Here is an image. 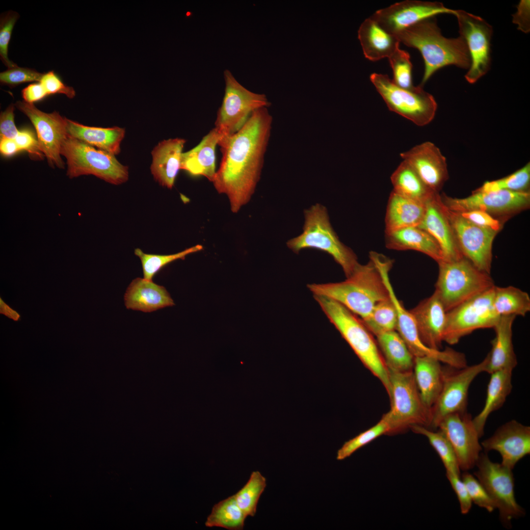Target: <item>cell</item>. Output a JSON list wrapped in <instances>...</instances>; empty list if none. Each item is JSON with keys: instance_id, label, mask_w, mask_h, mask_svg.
Masks as SVG:
<instances>
[{"instance_id": "1", "label": "cell", "mask_w": 530, "mask_h": 530, "mask_svg": "<svg viewBox=\"0 0 530 530\" xmlns=\"http://www.w3.org/2000/svg\"><path fill=\"white\" fill-rule=\"evenodd\" d=\"M272 117L267 107L254 111L235 134L219 144L222 158L212 181L237 212L247 204L260 180L270 137Z\"/></svg>"}, {"instance_id": "2", "label": "cell", "mask_w": 530, "mask_h": 530, "mask_svg": "<svg viewBox=\"0 0 530 530\" xmlns=\"http://www.w3.org/2000/svg\"><path fill=\"white\" fill-rule=\"evenodd\" d=\"M395 36L406 46L417 49L424 60L423 86L438 70L454 65L469 69L471 58L466 43L461 36L444 37L435 17L423 20L398 32Z\"/></svg>"}, {"instance_id": "3", "label": "cell", "mask_w": 530, "mask_h": 530, "mask_svg": "<svg viewBox=\"0 0 530 530\" xmlns=\"http://www.w3.org/2000/svg\"><path fill=\"white\" fill-rule=\"evenodd\" d=\"M307 287L314 295H321L339 302L361 319L367 318L379 302L390 298L378 268L371 260L360 264L344 281L311 284Z\"/></svg>"}, {"instance_id": "4", "label": "cell", "mask_w": 530, "mask_h": 530, "mask_svg": "<svg viewBox=\"0 0 530 530\" xmlns=\"http://www.w3.org/2000/svg\"><path fill=\"white\" fill-rule=\"evenodd\" d=\"M314 297L364 365L380 380L389 397L388 369L372 333L357 316L339 302L321 295Z\"/></svg>"}, {"instance_id": "5", "label": "cell", "mask_w": 530, "mask_h": 530, "mask_svg": "<svg viewBox=\"0 0 530 530\" xmlns=\"http://www.w3.org/2000/svg\"><path fill=\"white\" fill-rule=\"evenodd\" d=\"M303 232L289 240L288 248L296 253L304 249H315L332 257L348 277L360 264L354 252L342 243L330 222L326 208L316 204L304 211Z\"/></svg>"}, {"instance_id": "6", "label": "cell", "mask_w": 530, "mask_h": 530, "mask_svg": "<svg viewBox=\"0 0 530 530\" xmlns=\"http://www.w3.org/2000/svg\"><path fill=\"white\" fill-rule=\"evenodd\" d=\"M388 371L391 408L383 416L389 426L387 434L401 432L414 425L430 427L431 410L421 398L413 371Z\"/></svg>"}, {"instance_id": "7", "label": "cell", "mask_w": 530, "mask_h": 530, "mask_svg": "<svg viewBox=\"0 0 530 530\" xmlns=\"http://www.w3.org/2000/svg\"><path fill=\"white\" fill-rule=\"evenodd\" d=\"M438 264L434 292L446 312L495 286L489 274L478 269L465 257Z\"/></svg>"}, {"instance_id": "8", "label": "cell", "mask_w": 530, "mask_h": 530, "mask_svg": "<svg viewBox=\"0 0 530 530\" xmlns=\"http://www.w3.org/2000/svg\"><path fill=\"white\" fill-rule=\"evenodd\" d=\"M60 154L66 159V175L70 179L92 175L115 185L128 180V167L121 164L115 155L69 135L61 145Z\"/></svg>"}, {"instance_id": "9", "label": "cell", "mask_w": 530, "mask_h": 530, "mask_svg": "<svg viewBox=\"0 0 530 530\" xmlns=\"http://www.w3.org/2000/svg\"><path fill=\"white\" fill-rule=\"evenodd\" d=\"M223 77L225 93L214 127L220 135L218 145L237 132L254 111L270 105L265 94L247 89L229 70H224Z\"/></svg>"}, {"instance_id": "10", "label": "cell", "mask_w": 530, "mask_h": 530, "mask_svg": "<svg viewBox=\"0 0 530 530\" xmlns=\"http://www.w3.org/2000/svg\"><path fill=\"white\" fill-rule=\"evenodd\" d=\"M370 80L389 109L419 126L430 123L435 117L437 104L434 97L423 86L406 89L396 85L388 75L374 73Z\"/></svg>"}, {"instance_id": "11", "label": "cell", "mask_w": 530, "mask_h": 530, "mask_svg": "<svg viewBox=\"0 0 530 530\" xmlns=\"http://www.w3.org/2000/svg\"><path fill=\"white\" fill-rule=\"evenodd\" d=\"M474 474L493 501L500 518L507 528L511 521L525 516V511L516 502L512 470L501 463L493 462L486 454H480Z\"/></svg>"}, {"instance_id": "12", "label": "cell", "mask_w": 530, "mask_h": 530, "mask_svg": "<svg viewBox=\"0 0 530 530\" xmlns=\"http://www.w3.org/2000/svg\"><path fill=\"white\" fill-rule=\"evenodd\" d=\"M494 287L447 312L444 342L454 344L476 330L495 326L500 317L493 305Z\"/></svg>"}, {"instance_id": "13", "label": "cell", "mask_w": 530, "mask_h": 530, "mask_svg": "<svg viewBox=\"0 0 530 530\" xmlns=\"http://www.w3.org/2000/svg\"><path fill=\"white\" fill-rule=\"evenodd\" d=\"M488 355L480 363L456 368L446 365L443 367L444 380L440 393L431 408L432 422L430 427L437 428L440 421L447 415L466 411L468 391L474 379L485 371Z\"/></svg>"}, {"instance_id": "14", "label": "cell", "mask_w": 530, "mask_h": 530, "mask_svg": "<svg viewBox=\"0 0 530 530\" xmlns=\"http://www.w3.org/2000/svg\"><path fill=\"white\" fill-rule=\"evenodd\" d=\"M454 16L457 20L460 36L465 41L471 58V65L465 78L473 84L490 69L493 27L481 17L463 10H455Z\"/></svg>"}, {"instance_id": "15", "label": "cell", "mask_w": 530, "mask_h": 530, "mask_svg": "<svg viewBox=\"0 0 530 530\" xmlns=\"http://www.w3.org/2000/svg\"><path fill=\"white\" fill-rule=\"evenodd\" d=\"M444 207L463 256L478 269L489 274L492 243L498 231L476 225Z\"/></svg>"}, {"instance_id": "16", "label": "cell", "mask_w": 530, "mask_h": 530, "mask_svg": "<svg viewBox=\"0 0 530 530\" xmlns=\"http://www.w3.org/2000/svg\"><path fill=\"white\" fill-rule=\"evenodd\" d=\"M393 264L392 261L386 259H380L376 262V265L387 287L396 309L398 317L396 330L414 357L431 356L446 365H454L458 360V354L455 350L449 347L444 350L432 349L425 345L421 340L413 316L397 298L391 283L389 274Z\"/></svg>"}, {"instance_id": "17", "label": "cell", "mask_w": 530, "mask_h": 530, "mask_svg": "<svg viewBox=\"0 0 530 530\" xmlns=\"http://www.w3.org/2000/svg\"><path fill=\"white\" fill-rule=\"evenodd\" d=\"M15 106L24 113L33 124L37 135L40 150L52 167L64 168L60 154L61 145L68 136L66 118L59 112L46 113L33 104L17 101Z\"/></svg>"}, {"instance_id": "18", "label": "cell", "mask_w": 530, "mask_h": 530, "mask_svg": "<svg viewBox=\"0 0 530 530\" xmlns=\"http://www.w3.org/2000/svg\"><path fill=\"white\" fill-rule=\"evenodd\" d=\"M472 419L467 411L454 413L445 416L437 427L449 441L464 471L474 467L482 450Z\"/></svg>"}, {"instance_id": "19", "label": "cell", "mask_w": 530, "mask_h": 530, "mask_svg": "<svg viewBox=\"0 0 530 530\" xmlns=\"http://www.w3.org/2000/svg\"><path fill=\"white\" fill-rule=\"evenodd\" d=\"M444 206L449 210L461 213L479 210L490 214H503L515 212L528 206L530 194L528 191L501 190L490 192L474 191L464 198H453L440 195Z\"/></svg>"}, {"instance_id": "20", "label": "cell", "mask_w": 530, "mask_h": 530, "mask_svg": "<svg viewBox=\"0 0 530 530\" xmlns=\"http://www.w3.org/2000/svg\"><path fill=\"white\" fill-rule=\"evenodd\" d=\"M443 14L455 15V10L446 7L440 2L406 0L378 10L371 16L385 30L395 35L423 20Z\"/></svg>"}, {"instance_id": "21", "label": "cell", "mask_w": 530, "mask_h": 530, "mask_svg": "<svg viewBox=\"0 0 530 530\" xmlns=\"http://www.w3.org/2000/svg\"><path fill=\"white\" fill-rule=\"evenodd\" d=\"M486 452L496 450L501 464L512 470L516 464L530 453V427L511 420L499 427L481 444Z\"/></svg>"}, {"instance_id": "22", "label": "cell", "mask_w": 530, "mask_h": 530, "mask_svg": "<svg viewBox=\"0 0 530 530\" xmlns=\"http://www.w3.org/2000/svg\"><path fill=\"white\" fill-rule=\"evenodd\" d=\"M414 169L424 184L438 192L448 178L446 158L433 143L426 141L400 155Z\"/></svg>"}, {"instance_id": "23", "label": "cell", "mask_w": 530, "mask_h": 530, "mask_svg": "<svg viewBox=\"0 0 530 530\" xmlns=\"http://www.w3.org/2000/svg\"><path fill=\"white\" fill-rule=\"evenodd\" d=\"M418 227L426 231L437 241L442 252L443 261H453L464 257L438 193L425 202V213Z\"/></svg>"}, {"instance_id": "24", "label": "cell", "mask_w": 530, "mask_h": 530, "mask_svg": "<svg viewBox=\"0 0 530 530\" xmlns=\"http://www.w3.org/2000/svg\"><path fill=\"white\" fill-rule=\"evenodd\" d=\"M409 311L423 343L429 348L440 350L444 342L447 312L436 293L434 292Z\"/></svg>"}, {"instance_id": "25", "label": "cell", "mask_w": 530, "mask_h": 530, "mask_svg": "<svg viewBox=\"0 0 530 530\" xmlns=\"http://www.w3.org/2000/svg\"><path fill=\"white\" fill-rule=\"evenodd\" d=\"M186 142L181 138H170L160 142L152 150L151 171L161 186L172 188L181 169L183 149Z\"/></svg>"}, {"instance_id": "26", "label": "cell", "mask_w": 530, "mask_h": 530, "mask_svg": "<svg viewBox=\"0 0 530 530\" xmlns=\"http://www.w3.org/2000/svg\"><path fill=\"white\" fill-rule=\"evenodd\" d=\"M125 305L128 309L152 312L175 305L166 289L141 278L133 279L124 295Z\"/></svg>"}, {"instance_id": "27", "label": "cell", "mask_w": 530, "mask_h": 530, "mask_svg": "<svg viewBox=\"0 0 530 530\" xmlns=\"http://www.w3.org/2000/svg\"><path fill=\"white\" fill-rule=\"evenodd\" d=\"M516 316H501L493 327L495 337L492 341V349L487 354L485 372L491 374L503 369H513L517 360L512 343V325Z\"/></svg>"}, {"instance_id": "28", "label": "cell", "mask_w": 530, "mask_h": 530, "mask_svg": "<svg viewBox=\"0 0 530 530\" xmlns=\"http://www.w3.org/2000/svg\"><path fill=\"white\" fill-rule=\"evenodd\" d=\"M220 135L214 128L196 146L183 153L181 169L193 176H203L212 182L215 173V149Z\"/></svg>"}, {"instance_id": "29", "label": "cell", "mask_w": 530, "mask_h": 530, "mask_svg": "<svg viewBox=\"0 0 530 530\" xmlns=\"http://www.w3.org/2000/svg\"><path fill=\"white\" fill-rule=\"evenodd\" d=\"M358 39L366 58L372 61L388 58L399 48L396 36L385 30L371 16L361 25Z\"/></svg>"}, {"instance_id": "30", "label": "cell", "mask_w": 530, "mask_h": 530, "mask_svg": "<svg viewBox=\"0 0 530 530\" xmlns=\"http://www.w3.org/2000/svg\"><path fill=\"white\" fill-rule=\"evenodd\" d=\"M387 248L396 250H413L423 253L439 263L444 261L441 248L434 238L418 226L385 233Z\"/></svg>"}, {"instance_id": "31", "label": "cell", "mask_w": 530, "mask_h": 530, "mask_svg": "<svg viewBox=\"0 0 530 530\" xmlns=\"http://www.w3.org/2000/svg\"><path fill=\"white\" fill-rule=\"evenodd\" d=\"M66 129L71 137L115 156L121 151L120 144L125 134V129L119 127H90L67 118Z\"/></svg>"}, {"instance_id": "32", "label": "cell", "mask_w": 530, "mask_h": 530, "mask_svg": "<svg viewBox=\"0 0 530 530\" xmlns=\"http://www.w3.org/2000/svg\"><path fill=\"white\" fill-rule=\"evenodd\" d=\"M425 212V203L403 197L394 191L389 196L385 215V233L418 226Z\"/></svg>"}, {"instance_id": "33", "label": "cell", "mask_w": 530, "mask_h": 530, "mask_svg": "<svg viewBox=\"0 0 530 530\" xmlns=\"http://www.w3.org/2000/svg\"><path fill=\"white\" fill-rule=\"evenodd\" d=\"M441 362L431 356L414 357V376L424 404L431 408L441 391L444 380Z\"/></svg>"}, {"instance_id": "34", "label": "cell", "mask_w": 530, "mask_h": 530, "mask_svg": "<svg viewBox=\"0 0 530 530\" xmlns=\"http://www.w3.org/2000/svg\"><path fill=\"white\" fill-rule=\"evenodd\" d=\"M512 371L503 369L490 374L484 406L472 419L480 438L484 434V426L489 415L503 406L511 391Z\"/></svg>"}, {"instance_id": "35", "label": "cell", "mask_w": 530, "mask_h": 530, "mask_svg": "<svg viewBox=\"0 0 530 530\" xmlns=\"http://www.w3.org/2000/svg\"><path fill=\"white\" fill-rule=\"evenodd\" d=\"M376 337L388 369L399 372L413 371L414 357L397 330Z\"/></svg>"}, {"instance_id": "36", "label": "cell", "mask_w": 530, "mask_h": 530, "mask_svg": "<svg viewBox=\"0 0 530 530\" xmlns=\"http://www.w3.org/2000/svg\"><path fill=\"white\" fill-rule=\"evenodd\" d=\"M393 191L408 198L425 203L435 193L422 181L411 166L403 160L391 176Z\"/></svg>"}, {"instance_id": "37", "label": "cell", "mask_w": 530, "mask_h": 530, "mask_svg": "<svg viewBox=\"0 0 530 530\" xmlns=\"http://www.w3.org/2000/svg\"><path fill=\"white\" fill-rule=\"evenodd\" d=\"M493 305L499 317L510 315L525 317L530 311V297L527 292L518 288L495 286Z\"/></svg>"}, {"instance_id": "38", "label": "cell", "mask_w": 530, "mask_h": 530, "mask_svg": "<svg viewBox=\"0 0 530 530\" xmlns=\"http://www.w3.org/2000/svg\"><path fill=\"white\" fill-rule=\"evenodd\" d=\"M247 517L239 507L234 495L215 504L205 523L208 528L219 527L229 530L243 529Z\"/></svg>"}, {"instance_id": "39", "label": "cell", "mask_w": 530, "mask_h": 530, "mask_svg": "<svg viewBox=\"0 0 530 530\" xmlns=\"http://www.w3.org/2000/svg\"><path fill=\"white\" fill-rule=\"evenodd\" d=\"M361 320L368 329L375 336L396 330L398 317L391 297L376 305L370 314Z\"/></svg>"}, {"instance_id": "40", "label": "cell", "mask_w": 530, "mask_h": 530, "mask_svg": "<svg viewBox=\"0 0 530 530\" xmlns=\"http://www.w3.org/2000/svg\"><path fill=\"white\" fill-rule=\"evenodd\" d=\"M266 486V479L258 471H253L246 484L234 495L236 503L245 516L253 517L261 495Z\"/></svg>"}, {"instance_id": "41", "label": "cell", "mask_w": 530, "mask_h": 530, "mask_svg": "<svg viewBox=\"0 0 530 530\" xmlns=\"http://www.w3.org/2000/svg\"><path fill=\"white\" fill-rule=\"evenodd\" d=\"M416 433L425 436L430 444L437 452L446 470V472L460 475V469L454 450L449 441L439 430L435 432L420 425H414L410 428Z\"/></svg>"}, {"instance_id": "42", "label": "cell", "mask_w": 530, "mask_h": 530, "mask_svg": "<svg viewBox=\"0 0 530 530\" xmlns=\"http://www.w3.org/2000/svg\"><path fill=\"white\" fill-rule=\"evenodd\" d=\"M203 246L197 244L180 252L170 255L150 254L144 253L140 249L136 248L134 254L141 262L144 278L152 280L154 275L166 265L179 259H184L191 253L201 250Z\"/></svg>"}, {"instance_id": "43", "label": "cell", "mask_w": 530, "mask_h": 530, "mask_svg": "<svg viewBox=\"0 0 530 530\" xmlns=\"http://www.w3.org/2000/svg\"><path fill=\"white\" fill-rule=\"evenodd\" d=\"M530 181V163L503 178L485 182L475 191L490 192L501 190L512 191H528Z\"/></svg>"}, {"instance_id": "44", "label": "cell", "mask_w": 530, "mask_h": 530, "mask_svg": "<svg viewBox=\"0 0 530 530\" xmlns=\"http://www.w3.org/2000/svg\"><path fill=\"white\" fill-rule=\"evenodd\" d=\"M388 431L389 426L388 423L385 419L382 416L380 420L376 424L345 442L338 450L337 459L342 460L346 458L357 450L380 436L383 434H387Z\"/></svg>"}, {"instance_id": "45", "label": "cell", "mask_w": 530, "mask_h": 530, "mask_svg": "<svg viewBox=\"0 0 530 530\" xmlns=\"http://www.w3.org/2000/svg\"><path fill=\"white\" fill-rule=\"evenodd\" d=\"M388 58L393 70V82L404 89L414 88L412 80V64L409 53L399 48Z\"/></svg>"}, {"instance_id": "46", "label": "cell", "mask_w": 530, "mask_h": 530, "mask_svg": "<svg viewBox=\"0 0 530 530\" xmlns=\"http://www.w3.org/2000/svg\"><path fill=\"white\" fill-rule=\"evenodd\" d=\"M19 18V14L12 10L2 13L0 16V57L2 63L8 69L17 66L8 58V50L12 32Z\"/></svg>"}, {"instance_id": "47", "label": "cell", "mask_w": 530, "mask_h": 530, "mask_svg": "<svg viewBox=\"0 0 530 530\" xmlns=\"http://www.w3.org/2000/svg\"><path fill=\"white\" fill-rule=\"evenodd\" d=\"M461 479L467 489L472 502L489 512L496 508L493 501L477 478L465 471L462 475Z\"/></svg>"}, {"instance_id": "48", "label": "cell", "mask_w": 530, "mask_h": 530, "mask_svg": "<svg viewBox=\"0 0 530 530\" xmlns=\"http://www.w3.org/2000/svg\"><path fill=\"white\" fill-rule=\"evenodd\" d=\"M43 75V73L35 69L20 67L17 65L1 72L0 81L2 85L13 87L26 82H39Z\"/></svg>"}, {"instance_id": "49", "label": "cell", "mask_w": 530, "mask_h": 530, "mask_svg": "<svg viewBox=\"0 0 530 530\" xmlns=\"http://www.w3.org/2000/svg\"><path fill=\"white\" fill-rule=\"evenodd\" d=\"M39 82L48 95L63 94L70 99L75 96L76 92L74 88L65 84L53 71L44 73Z\"/></svg>"}, {"instance_id": "50", "label": "cell", "mask_w": 530, "mask_h": 530, "mask_svg": "<svg viewBox=\"0 0 530 530\" xmlns=\"http://www.w3.org/2000/svg\"><path fill=\"white\" fill-rule=\"evenodd\" d=\"M14 139L20 150L26 151L31 158L41 159L44 156L40 150L38 140L31 131L26 129L19 131Z\"/></svg>"}, {"instance_id": "51", "label": "cell", "mask_w": 530, "mask_h": 530, "mask_svg": "<svg viewBox=\"0 0 530 530\" xmlns=\"http://www.w3.org/2000/svg\"><path fill=\"white\" fill-rule=\"evenodd\" d=\"M446 476L457 497L461 513L467 514L471 508L472 501L460 475L446 472Z\"/></svg>"}, {"instance_id": "52", "label": "cell", "mask_w": 530, "mask_h": 530, "mask_svg": "<svg viewBox=\"0 0 530 530\" xmlns=\"http://www.w3.org/2000/svg\"><path fill=\"white\" fill-rule=\"evenodd\" d=\"M459 213L468 221L478 226L496 231H498L501 228L500 222L486 212L473 210Z\"/></svg>"}, {"instance_id": "53", "label": "cell", "mask_w": 530, "mask_h": 530, "mask_svg": "<svg viewBox=\"0 0 530 530\" xmlns=\"http://www.w3.org/2000/svg\"><path fill=\"white\" fill-rule=\"evenodd\" d=\"M15 105H10L0 115V137L15 139L19 131L14 123Z\"/></svg>"}, {"instance_id": "54", "label": "cell", "mask_w": 530, "mask_h": 530, "mask_svg": "<svg viewBox=\"0 0 530 530\" xmlns=\"http://www.w3.org/2000/svg\"><path fill=\"white\" fill-rule=\"evenodd\" d=\"M517 9V11L512 15V22L518 26V29L527 33L530 30V0H521Z\"/></svg>"}, {"instance_id": "55", "label": "cell", "mask_w": 530, "mask_h": 530, "mask_svg": "<svg viewBox=\"0 0 530 530\" xmlns=\"http://www.w3.org/2000/svg\"><path fill=\"white\" fill-rule=\"evenodd\" d=\"M22 96L24 101L29 104H33L41 101L47 96V92L40 82L30 84L22 90Z\"/></svg>"}, {"instance_id": "56", "label": "cell", "mask_w": 530, "mask_h": 530, "mask_svg": "<svg viewBox=\"0 0 530 530\" xmlns=\"http://www.w3.org/2000/svg\"><path fill=\"white\" fill-rule=\"evenodd\" d=\"M20 151L21 150L14 139L0 137V151L3 156L10 157Z\"/></svg>"}, {"instance_id": "57", "label": "cell", "mask_w": 530, "mask_h": 530, "mask_svg": "<svg viewBox=\"0 0 530 530\" xmlns=\"http://www.w3.org/2000/svg\"><path fill=\"white\" fill-rule=\"evenodd\" d=\"M0 314L15 321H18L21 319V315L8 305L1 297H0Z\"/></svg>"}]
</instances>
